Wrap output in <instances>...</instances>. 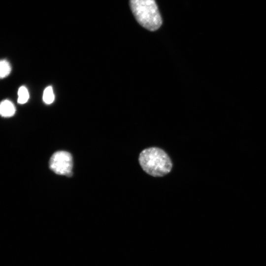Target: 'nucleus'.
<instances>
[{
  "instance_id": "5",
  "label": "nucleus",
  "mask_w": 266,
  "mask_h": 266,
  "mask_svg": "<svg viewBox=\"0 0 266 266\" xmlns=\"http://www.w3.org/2000/svg\"><path fill=\"white\" fill-rule=\"evenodd\" d=\"M18 102L20 104L25 103L29 100V94L27 88L24 86L20 87L18 91Z\"/></svg>"
},
{
  "instance_id": "6",
  "label": "nucleus",
  "mask_w": 266,
  "mask_h": 266,
  "mask_svg": "<svg viewBox=\"0 0 266 266\" xmlns=\"http://www.w3.org/2000/svg\"><path fill=\"white\" fill-rule=\"evenodd\" d=\"M54 94L52 86L46 87L43 92V100L46 104H51L54 100Z\"/></svg>"
},
{
  "instance_id": "7",
  "label": "nucleus",
  "mask_w": 266,
  "mask_h": 266,
  "mask_svg": "<svg viewBox=\"0 0 266 266\" xmlns=\"http://www.w3.org/2000/svg\"><path fill=\"white\" fill-rule=\"evenodd\" d=\"M11 66L5 60H2L0 62V76L3 78L9 75L11 71Z\"/></svg>"
},
{
  "instance_id": "2",
  "label": "nucleus",
  "mask_w": 266,
  "mask_h": 266,
  "mask_svg": "<svg viewBox=\"0 0 266 266\" xmlns=\"http://www.w3.org/2000/svg\"><path fill=\"white\" fill-rule=\"evenodd\" d=\"M132 11L143 27L150 31L158 30L162 20L155 0H130Z\"/></svg>"
},
{
  "instance_id": "3",
  "label": "nucleus",
  "mask_w": 266,
  "mask_h": 266,
  "mask_svg": "<svg viewBox=\"0 0 266 266\" xmlns=\"http://www.w3.org/2000/svg\"><path fill=\"white\" fill-rule=\"evenodd\" d=\"M72 166L71 155L66 151H60L54 153L49 161L50 168L59 175H70Z\"/></svg>"
},
{
  "instance_id": "1",
  "label": "nucleus",
  "mask_w": 266,
  "mask_h": 266,
  "mask_svg": "<svg viewBox=\"0 0 266 266\" xmlns=\"http://www.w3.org/2000/svg\"><path fill=\"white\" fill-rule=\"evenodd\" d=\"M139 164L148 174L155 177L163 176L170 172L171 161L167 154L157 147L143 150L139 157Z\"/></svg>"
},
{
  "instance_id": "4",
  "label": "nucleus",
  "mask_w": 266,
  "mask_h": 266,
  "mask_svg": "<svg viewBox=\"0 0 266 266\" xmlns=\"http://www.w3.org/2000/svg\"><path fill=\"white\" fill-rule=\"evenodd\" d=\"M15 107L13 103L9 100L2 101L0 105V113L3 117L12 116L15 113Z\"/></svg>"
}]
</instances>
